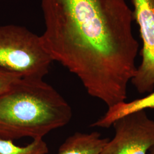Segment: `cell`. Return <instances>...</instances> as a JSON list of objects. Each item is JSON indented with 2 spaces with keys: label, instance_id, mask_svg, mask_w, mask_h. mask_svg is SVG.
Instances as JSON below:
<instances>
[{
  "label": "cell",
  "instance_id": "277c9868",
  "mask_svg": "<svg viewBox=\"0 0 154 154\" xmlns=\"http://www.w3.org/2000/svg\"><path fill=\"white\" fill-rule=\"evenodd\" d=\"M113 126L115 136L100 154H147L154 146V121L146 110L124 116Z\"/></svg>",
  "mask_w": 154,
  "mask_h": 154
},
{
  "label": "cell",
  "instance_id": "ba28073f",
  "mask_svg": "<svg viewBox=\"0 0 154 154\" xmlns=\"http://www.w3.org/2000/svg\"><path fill=\"white\" fill-rule=\"evenodd\" d=\"M49 147L43 139H35L25 146H17L13 140L0 138V154H48Z\"/></svg>",
  "mask_w": 154,
  "mask_h": 154
},
{
  "label": "cell",
  "instance_id": "8992f818",
  "mask_svg": "<svg viewBox=\"0 0 154 154\" xmlns=\"http://www.w3.org/2000/svg\"><path fill=\"white\" fill-rule=\"evenodd\" d=\"M109 140L98 132H75L62 144L57 154H100Z\"/></svg>",
  "mask_w": 154,
  "mask_h": 154
},
{
  "label": "cell",
  "instance_id": "30bf717a",
  "mask_svg": "<svg viewBox=\"0 0 154 154\" xmlns=\"http://www.w3.org/2000/svg\"><path fill=\"white\" fill-rule=\"evenodd\" d=\"M149 154H154V146L149 149Z\"/></svg>",
  "mask_w": 154,
  "mask_h": 154
},
{
  "label": "cell",
  "instance_id": "52a82bcc",
  "mask_svg": "<svg viewBox=\"0 0 154 154\" xmlns=\"http://www.w3.org/2000/svg\"><path fill=\"white\" fill-rule=\"evenodd\" d=\"M148 109H154V92L140 99L131 102H120L109 107L108 110L99 119L91 125V127L108 128L118 119L132 112Z\"/></svg>",
  "mask_w": 154,
  "mask_h": 154
},
{
  "label": "cell",
  "instance_id": "5b68a950",
  "mask_svg": "<svg viewBox=\"0 0 154 154\" xmlns=\"http://www.w3.org/2000/svg\"><path fill=\"white\" fill-rule=\"evenodd\" d=\"M134 19L142 41V61L131 82L140 94L154 88V0H131Z\"/></svg>",
  "mask_w": 154,
  "mask_h": 154
},
{
  "label": "cell",
  "instance_id": "6da1fadb",
  "mask_svg": "<svg viewBox=\"0 0 154 154\" xmlns=\"http://www.w3.org/2000/svg\"><path fill=\"white\" fill-rule=\"evenodd\" d=\"M45 51L108 108L127 99L139 43L125 0H42Z\"/></svg>",
  "mask_w": 154,
  "mask_h": 154
},
{
  "label": "cell",
  "instance_id": "7a4b0ae2",
  "mask_svg": "<svg viewBox=\"0 0 154 154\" xmlns=\"http://www.w3.org/2000/svg\"><path fill=\"white\" fill-rule=\"evenodd\" d=\"M72 118L71 106L44 79L22 77L0 97L1 139H43Z\"/></svg>",
  "mask_w": 154,
  "mask_h": 154
},
{
  "label": "cell",
  "instance_id": "3957f363",
  "mask_svg": "<svg viewBox=\"0 0 154 154\" xmlns=\"http://www.w3.org/2000/svg\"><path fill=\"white\" fill-rule=\"evenodd\" d=\"M53 60L40 36L15 25L0 26V66L23 78L44 79Z\"/></svg>",
  "mask_w": 154,
  "mask_h": 154
},
{
  "label": "cell",
  "instance_id": "9c48e42d",
  "mask_svg": "<svg viewBox=\"0 0 154 154\" xmlns=\"http://www.w3.org/2000/svg\"><path fill=\"white\" fill-rule=\"evenodd\" d=\"M22 76L0 66V97L8 93Z\"/></svg>",
  "mask_w": 154,
  "mask_h": 154
}]
</instances>
